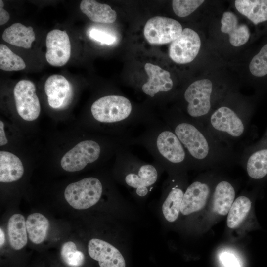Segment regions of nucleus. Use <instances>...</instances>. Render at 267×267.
<instances>
[{"label":"nucleus","mask_w":267,"mask_h":267,"mask_svg":"<svg viewBox=\"0 0 267 267\" xmlns=\"http://www.w3.org/2000/svg\"><path fill=\"white\" fill-rule=\"evenodd\" d=\"M101 145L94 140H85L79 142L67 152L61 159V166L68 172H76L88 165L97 161L101 157Z\"/></svg>","instance_id":"8"},{"label":"nucleus","mask_w":267,"mask_h":267,"mask_svg":"<svg viewBox=\"0 0 267 267\" xmlns=\"http://www.w3.org/2000/svg\"><path fill=\"white\" fill-rule=\"evenodd\" d=\"M251 208V201L245 196H240L234 201L227 218V225L230 228L238 226L246 218Z\"/></svg>","instance_id":"26"},{"label":"nucleus","mask_w":267,"mask_h":267,"mask_svg":"<svg viewBox=\"0 0 267 267\" xmlns=\"http://www.w3.org/2000/svg\"><path fill=\"white\" fill-rule=\"evenodd\" d=\"M184 193L178 184L173 185L169 191L162 207L163 216L167 221L174 222L178 218Z\"/></svg>","instance_id":"25"},{"label":"nucleus","mask_w":267,"mask_h":267,"mask_svg":"<svg viewBox=\"0 0 267 267\" xmlns=\"http://www.w3.org/2000/svg\"><path fill=\"white\" fill-rule=\"evenodd\" d=\"M89 37L102 44L111 45L117 41L116 35L108 30L92 28L89 32Z\"/></svg>","instance_id":"31"},{"label":"nucleus","mask_w":267,"mask_h":267,"mask_svg":"<svg viewBox=\"0 0 267 267\" xmlns=\"http://www.w3.org/2000/svg\"><path fill=\"white\" fill-rule=\"evenodd\" d=\"M235 190L231 183L226 180L219 181L213 193L214 209L218 214L225 215L234 202Z\"/></svg>","instance_id":"21"},{"label":"nucleus","mask_w":267,"mask_h":267,"mask_svg":"<svg viewBox=\"0 0 267 267\" xmlns=\"http://www.w3.org/2000/svg\"><path fill=\"white\" fill-rule=\"evenodd\" d=\"M144 69L148 76L147 82L141 88L144 94L153 97L160 92H167L172 90L173 82L168 71L150 63L145 64Z\"/></svg>","instance_id":"14"},{"label":"nucleus","mask_w":267,"mask_h":267,"mask_svg":"<svg viewBox=\"0 0 267 267\" xmlns=\"http://www.w3.org/2000/svg\"><path fill=\"white\" fill-rule=\"evenodd\" d=\"M4 3L2 0H0V25H2L6 23L10 18L8 12L3 9Z\"/></svg>","instance_id":"33"},{"label":"nucleus","mask_w":267,"mask_h":267,"mask_svg":"<svg viewBox=\"0 0 267 267\" xmlns=\"http://www.w3.org/2000/svg\"><path fill=\"white\" fill-rule=\"evenodd\" d=\"M8 235L10 246L15 250L23 248L27 243L26 221L20 214H14L9 218L7 225Z\"/></svg>","instance_id":"23"},{"label":"nucleus","mask_w":267,"mask_h":267,"mask_svg":"<svg viewBox=\"0 0 267 267\" xmlns=\"http://www.w3.org/2000/svg\"><path fill=\"white\" fill-rule=\"evenodd\" d=\"M45 58L52 66L60 67L68 61L71 54V44L66 31L54 29L46 38Z\"/></svg>","instance_id":"12"},{"label":"nucleus","mask_w":267,"mask_h":267,"mask_svg":"<svg viewBox=\"0 0 267 267\" xmlns=\"http://www.w3.org/2000/svg\"><path fill=\"white\" fill-rule=\"evenodd\" d=\"M213 84L208 79L196 80L190 84L183 93L186 116L203 125L213 110Z\"/></svg>","instance_id":"5"},{"label":"nucleus","mask_w":267,"mask_h":267,"mask_svg":"<svg viewBox=\"0 0 267 267\" xmlns=\"http://www.w3.org/2000/svg\"><path fill=\"white\" fill-rule=\"evenodd\" d=\"M2 38L9 44L28 49L35 41V35L31 26L26 27L20 23H16L4 30Z\"/></svg>","instance_id":"20"},{"label":"nucleus","mask_w":267,"mask_h":267,"mask_svg":"<svg viewBox=\"0 0 267 267\" xmlns=\"http://www.w3.org/2000/svg\"><path fill=\"white\" fill-rule=\"evenodd\" d=\"M177 20L166 17L155 16L149 19L144 28V35L151 44H161L172 42L182 31Z\"/></svg>","instance_id":"9"},{"label":"nucleus","mask_w":267,"mask_h":267,"mask_svg":"<svg viewBox=\"0 0 267 267\" xmlns=\"http://www.w3.org/2000/svg\"><path fill=\"white\" fill-rule=\"evenodd\" d=\"M204 2L203 0H174L172 7L177 16L185 17L193 12Z\"/></svg>","instance_id":"30"},{"label":"nucleus","mask_w":267,"mask_h":267,"mask_svg":"<svg viewBox=\"0 0 267 267\" xmlns=\"http://www.w3.org/2000/svg\"><path fill=\"white\" fill-rule=\"evenodd\" d=\"M23 59L13 53L6 45L0 44V69L6 71H19L25 69Z\"/></svg>","instance_id":"27"},{"label":"nucleus","mask_w":267,"mask_h":267,"mask_svg":"<svg viewBox=\"0 0 267 267\" xmlns=\"http://www.w3.org/2000/svg\"><path fill=\"white\" fill-rule=\"evenodd\" d=\"M13 94L19 115L27 121L38 118L41 105L36 93L35 84L30 80H20L15 86Z\"/></svg>","instance_id":"10"},{"label":"nucleus","mask_w":267,"mask_h":267,"mask_svg":"<svg viewBox=\"0 0 267 267\" xmlns=\"http://www.w3.org/2000/svg\"><path fill=\"white\" fill-rule=\"evenodd\" d=\"M24 167L15 154L5 151L0 152V181L11 182L19 179L24 174Z\"/></svg>","instance_id":"18"},{"label":"nucleus","mask_w":267,"mask_h":267,"mask_svg":"<svg viewBox=\"0 0 267 267\" xmlns=\"http://www.w3.org/2000/svg\"><path fill=\"white\" fill-rule=\"evenodd\" d=\"M70 90V84L63 76L53 74L49 76L44 85L48 103L53 108L60 107Z\"/></svg>","instance_id":"17"},{"label":"nucleus","mask_w":267,"mask_h":267,"mask_svg":"<svg viewBox=\"0 0 267 267\" xmlns=\"http://www.w3.org/2000/svg\"><path fill=\"white\" fill-rule=\"evenodd\" d=\"M80 8L93 22L110 24L114 22L117 18L116 11L106 4H102L93 0H83Z\"/></svg>","instance_id":"19"},{"label":"nucleus","mask_w":267,"mask_h":267,"mask_svg":"<svg viewBox=\"0 0 267 267\" xmlns=\"http://www.w3.org/2000/svg\"><path fill=\"white\" fill-rule=\"evenodd\" d=\"M103 186L95 177H88L69 184L65 188L64 197L68 204L78 210L88 209L101 198Z\"/></svg>","instance_id":"6"},{"label":"nucleus","mask_w":267,"mask_h":267,"mask_svg":"<svg viewBox=\"0 0 267 267\" xmlns=\"http://www.w3.org/2000/svg\"><path fill=\"white\" fill-rule=\"evenodd\" d=\"M139 136L131 137L129 144H140L153 156L156 163L170 171H182L192 167L182 143L163 121L154 120L145 125Z\"/></svg>","instance_id":"2"},{"label":"nucleus","mask_w":267,"mask_h":267,"mask_svg":"<svg viewBox=\"0 0 267 267\" xmlns=\"http://www.w3.org/2000/svg\"><path fill=\"white\" fill-rule=\"evenodd\" d=\"M88 253L98 261L100 267H126L124 258L119 250L109 243L98 238L90 239Z\"/></svg>","instance_id":"13"},{"label":"nucleus","mask_w":267,"mask_h":267,"mask_svg":"<svg viewBox=\"0 0 267 267\" xmlns=\"http://www.w3.org/2000/svg\"><path fill=\"white\" fill-rule=\"evenodd\" d=\"M48 220L43 214L34 213L30 214L26 221V226L31 241L39 244L45 239L49 228Z\"/></svg>","instance_id":"24"},{"label":"nucleus","mask_w":267,"mask_h":267,"mask_svg":"<svg viewBox=\"0 0 267 267\" xmlns=\"http://www.w3.org/2000/svg\"><path fill=\"white\" fill-rule=\"evenodd\" d=\"M239 162L253 179H261L267 176V128L259 140L242 150Z\"/></svg>","instance_id":"7"},{"label":"nucleus","mask_w":267,"mask_h":267,"mask_svg":"<svg viewBox=\"0 0 267 267\" xmlns=\"http://www.w3.org/2000/svg\"><path fill=\"white\" fill-rule=\"evenodd\" d=\"M5 234L1 228H0V246L1 247L5 242Z\"/></svg>","instance_id":"35"},{"label":"nucleus","mask_w":267,"mask_h":267,"mask_svg":"<svg viewBox=\"0 0 267 267\" xmlns=\"http://www.w3.org/2000/svg\"><path fill=\"white\" fill-rule=\"evenodd\" d=\"M163 121L182 143L192 167H215L239 162L240 153L221 142L203 124L180 114L167 116Z\"/></svg>","instance_id":"1"},{"label":"nucleus","mask_w":267,"mask_h":267,"mask_svg":"<svg viewBox=\"0 0 267 267\" xmlns=\"http://www.w3.org/2000/svg\"><path fill=\"white\" fill-rule=\"evenodd\" d=\"M200 47L201 40L198 33L190 28H185L180 35L171 42L169 56L177 63H188L195 59Z\"/></svg>","instance_id":"11"},{"label":"nucleus","mask_w":267,"mask_h":267,"mask_svg":"<svg viewBox=\"0 0 267 267\" xmlns=\"http://www.w3.org/2000/svg\"><path fill=\"white\" fill-rule=\"evenodd\" d=\"M249 67L251 73L256 77L267 74V44L253 57Z\"/></svg>","instance_id":"29"},{"label":"nucleus","mask_w":267,"mask_h":267,"mask_svg":"<svg viewBox=\"0 0 267 267\" xmlns=\"http://www.w3.org/2000/svg\"><path fill=\"white\" fill-rule=\"evenodd\" d=\"M61 256L64 263L70 267H80L85 262V256L82 252L77 250L72 241L64 243L61 249Z\"/></svg>","instance_id":"28"},{"label":"nucleus","mask_w":267,"mask_h":267,"mask_svg":"<svg viewBox=\"0 0 267 267\" xmlns=\"http://www.w3.org/2000/svg\"><path fill=\"white\" fill-rule=\"evenodd\" d=\"M7 142L8 140L6 137L4 129V123L2 121H0V145H4Z\"/></svg>","instance_id":"34"},{"label":"nucleus","mask_w":267,"mask_h":267,"mask_svg":"<svg viewBox=\"0 0 267 267\" xmlns=\"http://www.w3.org/2000/svg\"><path fill=\"white\" fill-rule=\"evenodd\" d=\"M127 147L120 149L117 153V165L124 174V181L128 187L135 190L139 197L145 196L149 188L157 181L158 164L148 163L141 160L129 151Z\"/></svg>","instance_id":"4"},{"label":"nucleus","mask_w":267,"mask_h":267,"mask_svg":"<svg viewBox=\"0 0 267 267\" xmlns=\"http://www.w3.org/2000/svg\"><path fill=\"white\" fill-rule=\"evenodd\" d=\"M220 260L225 267H240L237 259L229 252H223L220 255Z\"/></svg>","instance_id":"32"},{"label":"nucleus","mask_w":267,"mask_h":267,"mask_svg":"<svg viewBox=\"0 0 267 267\" xmlns=\"http://www.w3.org/2000/svg\"><path fill=\"white\" fill-rule=\"evenodd\" d=\"M211 192L206 182L196 180L186 188L183 197L180 212L188 215L201 210L205 205Z\"/></svg>","instance_id":"15"},{"label":"nucleus","mask_w":267,"mask_h":267,"mask_svg":"<svg viewBox=\"0 0 267 267\" xmlns=\"http://www.w3.org/2000/svg\"><path fill=\"white\" fill-rule=\"evenodd\" d=\"M221 23V30L229 35V42L232 45L240 46L246 44L249 40V28L244 24L239 23L234 13L230 11L224 12Z\"/></svg>","instance_id":"16"},{"label":"nucleus","mask_w":267,"mask_h":267,"mask_svg":"<svg viewBox=\"0 0 267 267\" xmlns=\"http://www.w3.org/2000/svg\"><path fill=\"white\" fill-rule=\"evenodd\" d=\"M90 111L96 121L114 126L122 138H131L128 135L129 129L150 122L134 116L131 102L122 95H109L98 98L92 103Z\"/></svg>","instance_id":"3"},{"label":"nucleus","mask_w":267,"mask_h":267,"mask_svg":"<svg viewBox=\"0 0 267 267\" xmlns=\"http://www.w3.org/2000/svg\"><path fill=\"white\" fill-rule=\"evenodd\" d=\"M235 8L254 24L267 20V0H236Z\"/></svg>","instance_id":"22"}]
</instances>
